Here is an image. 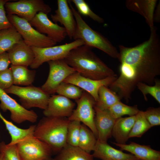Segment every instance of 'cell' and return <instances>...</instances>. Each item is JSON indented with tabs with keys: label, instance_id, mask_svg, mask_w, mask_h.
I'll use <instances>...</instances> for the list:
<instances>
[{
	"label": "cell",
	"instance_id": "1",
	"mask_svg": "<svg viewBox=\"0 0 160 160\" xmlns=\"http://www.w3.org/2000/svg\"><path fill=\"white\" fill-rule=\"evenodd\" d=\"M150 32L149 39L137 46H119L120 75L109 87L127 102L138 83L153 85L160 75V38L156 27Z\"/></svg>",
	"mask_w": 160,
	"mask_h": 160
},
{
	"label": "cell",
	"instance_id": "2",
	"mask_svg": "<svg viewBox=\"0 0 160 160\" xmlns=\"http://www.w3.org/2000/svg\"><path fill=\"white\" fill-rule=\"evenodd\" d=\"M91 48L85 45L76 47L70 51L64 60L76 72L87 78L99 80L116 75Z\"/></svg>",
	"mask_w": 160,
	"mask_h": 160
},
{
	"label": "cell",
	"instance_id": "3",
	"mask_svg": "<svg viewBox=\"0 0 160 160\" xmlns=\"http://www.w3.org/2000/svg\"><path fill=\"white\" fill-rule=\"evenodd\" d=\"M68 118L45 117L36 125L33 136L47 144L52 150L60 151L67 144Z\"/></svg>",
	"mask_w": 160,
	"mask_h": 160
},
{
	"label": "cell",
	"instance_id": "4",
	"mask_svg": "<svg viewBox=\"0 0 160 160\" xmlns=\"http://www.w3.org/2000/svg\"><path fill=\"white\" fill-rule=\"evenodd\" d=\"M68 1L76 23V28L73 38L75 40L80 39L84 45L90 48H97L111 57L118 59L119 53L116 48L106 37L92 28L73 6L70 1Z\"/></svg>",
	"mask_w": 160,
	"mask_h": 160
},
{
	"label": "cell",
	"instance_id": "5",
	"mask_svg": "<svg viewBox=\"0 0 160 160\" xmlns=\"http://www.w3.org/2000/svg\"><path fill=\"white\" fill-rule=\"evenodd\" d=\"M8 19L20 33L24 42L31 47L45 48L54 46L57 43L34 28L29 22L14 15H7Z\"/></svg>",
	"mask_w": 160,
	"mask_h": 160
},
{
	"label": "cell",
	"instance_id": "6",
	"mask_svg": "<svg viewBox=\"0 0 160 160\" xmlns=\"http://www.w3.org/2000/svg\"><path fill=\"white\" fill-rule=\"evenodd\" d=\"M4 91L18 96L21 105L27 109L37 107L45 110L50 97V95L41 87L33 86L22 87L13 85Z\"/></svg>",
	"mask_w": 160,
	"mask_h": 160
},
{
	"label": "cell",
	"instance_id": "7",
	"mask_svg": "<svg viewBox=\"0 0 160 160\" xmlns=\"http://www.w3.org/2000/svg\"><path fill=\"white\" fill-rule=\"evenodd\" d=\"M84 44L82 41L77 39L69 43L58 46L45 48L31 47L35 55V58L30 67L32 69H36L45 62L64 59L71 50Z\"/></svg>",
	"mask_w": 160,
	"mask_h": 160
},
{
	"label": "cell",
	"instance_id": "8",
	"mask_svg": "<svg viewBox=\"0 0 160 160\" xmlns=\"http://www.w3.org/2000/svg\"><path fill=\"white\" fill-rule=\"evenodd\" d=\"M4 7L8 14L16 15L28 22L39 12L47 14L51 11L50 6L42 0L8 1L5 4Z\"/></svg>",
	"mask_w": 160,
	"mask_h": 160
},
{
	"label": "cell",
	"instance_id": "9",
	"mask_svg": "<svg viewBox=\"0 0 160 160\" xmlns=\"http://www.w3.org/2000/svg\"><path fill=\"white\" fill-rule=\"evenodd\" d=\"M76 101V108L68 119L82 122L92 131L97 139V132L95 123V101L91 95L84 90L81 97Z\"/></svg>",
	"mask_w": 160,
	"mask_h": 160
},
{
	"label": "cell",
	"instance_id": "10",
	"mask_svg": "<svg viewBox=\"0 0 160 160\" xmlns=\"http://www.w3.org/2000/svg\"><path fill=\"white\" fill-rule=\"evenodd\" d=\"M16 145L21 160H45L50 158L51 148L33 135Z\"/></svg>",
	"mask_w": 160,
	"mask_h": 160
},
{
	"label": "cell",
	"instance_id": "11",
	"mask_svg": "<svg viewBox=\"0 0 160 160\" xmlns=\"http://www.w3.org/2000/svg\"><path fill=\"white\" fill-rule=\"evenodd\" d=\"M49 73L45 82L41 88L49 95L55 94L60 84L67 77L76 72L64 59L51 60L47 62Z\"/></svg>",
	"mask_w": 160,
	"mask_h": 160
},
{
	"label": "cell",
	"instance_id": "12",
	"mask_svg": "<svg viewBox=\"0 0 160 160\" xmlns=\"http://www.w3.org/2000/svg\"><path fill=\"white\" fill-rule=\"evenodd\" d=\"M0 101L1 109L4 112L9 111L11 119L14 122L20 124L28 121L34 123L37 120L38 116L33 110L25 109L0 89Z\"/></svg>",
	"mask_w": 160,
	"mask_h": 160
},
{
	"label": "cell",
	"instance_id": "13",
	"mask_svg": "<svg viewBox=\"0 0 160 160\" xmlns=\"http://www.w3.org/2000/svg\"><path fill=\"white\" fill-rule=\"evenodd\" d=\"M29 23L39 33L46 34L56 43L62 42L67 36L64 27L53 22L49 19L47 14L43 12H38Z\"/></svg>",
	"mask_w": 160,
	"mask_h": 160
},
{
	"label": "cell",
	"instance_id": "14",
	"mask_svg": "<svg viewBox=\"0 0 160 160\" xmlns=\"http://www.w3.org/2000/svg\"><path fill=\"white\" fill-rule=\"evenodd\" d=\"M117 77L116 75L95 80L84 77L76 72L67 77L63 82L78 87L91 95L96 102L98 99V91L100 87L102 86L109 87Z\"/></svg>",
	"mask_w": 160,
	"mask_h": 160
},
{
	"label": "cell",
	"instance_id": "15",
	"mask_svg": "<svg viewBox=\"0 0 160 160\" xmlns=\"http://www.w3.org/2000/svg\"><path fill=\"white\" fill-rule=\"evenodd\" d=\"M75 105L70 99L58 95L50 97L43 113L46 117L68 118L72 114Z\"/></svg>",
	"mask_w": 160,
	"mask_h": 160
},
{
	"label": "cell",
	"instance_id": "16",
	"mask_svg": "<svg viewBox=\"0 0 160 160\" xmlns=\"http://www.w3.org/2000/svg\"><path fill=\"white\" fill-rule=\"evenodd\" d=\"M57 8L51 17L54 23L59 22L64 26L70 39L73 38L76 28V23L69 5L68 0H57Z\"/></svg>",
	"mask_w": 160,
	"mask_h": 160
},
{
	"label": "cell",
	"instance_id": "17",
	"mask_svg": "<svg viewBox=\"0 0 160 160\" xmlns=\"http://www.w3.org/2000/svg\"><path fill=\"white\" fill-rule=\"evenodd\" d=\"M95 123L98 137L97 140L100 142L107 143L108 139L112 136L113 129L116 119L113 118L108 110H101L95 105Z\"/></svg>",
	"mask_w": 160,
	"mask_h": 160
},
{
	"label": "cell",
	"instance_id": "18",
	"mask_svg": "<svg viewBox=\"0 0 160 160\" xmlns=\"http://www.w3.org/2000/svg\"><path fill=\"white\" fill-rule=\"evenodd\" d=\"M11 65L28 67L33 62L35 55L31 47L23 39L15 44L7 52Z\"/></svg>",
	"mask_w": 160,
	"mask_h": 160
},
{
	"label": "cell",
	"instance_id": "19",
	"mask_svg": "<svg viewBox=\"0 0 160 160\" xmlns=\"http://www.w3.org/2000/svg\"><path fill=\"white\" fill-rule=\"evenodd\" d=\"M93 151L94 158L102 160H140L131 153H124L97 140Z\"/></svg>",
	"mask_w": 160,
	"mask_h": 160
},
{
	"label": "cell",
	"instance_id": "20",
	"mask_svg": "<svg viewBox=\"0 0 160 160\" xmlns=\"http://www.w3.org/2000/svg\"><path fill=\"white\" fill-rule=\"evenodd\" d=\"M113 144L121 151L129 152L140 160H160V152L152 148L149 145H141L133 142L128 144Z\"/></svg>",
	"mask_w": 160,
	"mask_h": 160
},
{
	"label": "cell",
	"instance_id": "21",
	"mask_svg": "<svg viewBox=\"0 0 160 160\" xmlns=\"http://www.w3.org/2000/svg\"><path fill=\"white\" fill-rule=\"evenodd\" d=\"M157 2L155 0H130L127 1L125 4L128 9L143 16L151 28L154 26L153 15Z\"/></svg>",
	"mask_w": 160,
	"mask_h": 160
},
{
	"label": "cell",
	"instance_id": "22",
	"mask_svg": "<svg viewBox=\"0 0 160 160\" xmlns=\"http://www.w3.org/2000/svg\"><path fill=\"white\" fill-rule=\"evenodd\" d=\"M136 119V115L116 119L113 127L112 136L116 143L125 144L129 139V135Z\"/></svg>",
	"mask_w": 160,
	"mask_h": 160
},
{
	"label": "cell",
	"instance_id": "23",
	"mask_svg": "<svg viewBox=\"0 0 160 160\" xmlns=\"http://www.w3.org/2000/svg\"><path fill=\"white\" fill-rule=\"evenodd\" d=\"M0 118L4 122L11 137V140L8 145H16L25 139L33 135L36 125H31L26 129H22L17 127L12 122L7 120L0 112Z\"/></svg>",
	"mask_w": 160,
	"mask_h": 160
},
{
	"label": "cell",
	"instance_id": "24",
	"mask_svg": "<svg viewBox=\"0 0 160 160\" xmlns=\"http://www.w3.org/2000/svg\"><path fill=\"white\" fill-rule=\"evenodd\" d=\"M12 71L13 84L17 86H30L34 80L36 71L28 68L23 65H11L10 68Z\"/></svg>",
	"mask_w": 160,
	"mask_h": 160
},
{
	"label": "cell",
	"instance_id": "25",
	"mask_svg": "<svg viewBox=\"0 0 160 160\" xmlns=\"http://www.w3.org/2000/svg\"><path fill=\"white\" fill-rule=\"evenodd\" d=\"M92 154L78 146L67 145L60 151L55 160H94Z\"/></svg>",
	"mask_w": 160,
	"mask_h": 160
},
{
	"label": "cell",
	"instance_id": "26",
	"mask_svg": "<svg viewBox=\"0 0 160 160\" xmlns=\"http://www.w3.org/2000/svg\"><path fill=\"white\" fill-rule=\"evenodd\" d=\"M22 40L21 36L13 26L0 30V54L7 51Z\"/></svg>",
	"mask_w": 160,
	"mask_h": 160
},
{
	"label": "cell",
	"instance_id": "27",
	"mask_svg": "<svg viewBox=\"0 0 160 160\" xmlns=\"http://www.w3.org/2000/svg\"><path fill=\"white\" fill-rule=\"evenodd\" d=\"M98 99L95 105L103 110H108L121 100L117 94L105 86L100 87L98 91Z\"/></svg>",
	"mask_w": 160,
	"mask_h": 160
},
{
	"label": "cell",
	"instance_id": "28",
	"mask_svg": "<svg viewBox=\"0 0 160 160\" xmlns=\"http://www.w3.org/2000/svg\"><path fill=\"white\" fill-rule=\"evenodd\" d=\"M97 140L92 131L84 124H81L78 147L90 153L94 151Z\"/></svg>",
	"mask_w": 160,
	"mask_h": 160
},
{
	"label": "cell",
	"instance_id": "29",
	"mask_svg": "<svg viewBox=\"0 0 160 160\" xmlns=\"http://www.w3.org/2000/svg\"><path fill=\"white\" fill-rule=\"evenodd\" d=\"M151 127L145 117L144 111H139L136 115L135 120L129 134V138L140 137Z\"/></svg>",
	"mask_w": 160,
	"mask_h": 160
},
{
	"label": "cell",
	"instance_id": "30",
	"mask_svg": "<svg viewBox=\"0 0 160 160\" xmlns=\"http://www.w3.org/2000/svg\"><path fill=\"white\" fill-rule=\"evenodd\" d=\"M108 110L111 116L115 119L125 115H128L129 116L136 115L140 111L137 105H128L122 103L121 101L116 103Z\"/></svg>",
	"mask_w": 160,
	"mask_h": 160
},
{
	"label": "cell",
	"instance_id": "31",
	"mask_svg": "<svg viewBox=\"0 0 160 160\" xmlns=\"http://www.w3.org/2000/svg\"><path fill=\"white\" fill-rule=\"evenodd\" d=\"M83 91L74 84L63 82L57 89L56 93L70 99L76 100L81 97Z\"/></svg>",
	"mask_w": 160,
	"mask_h": 160
},
{
	"label": "cell",
	"instance_id": "32",
	"mask_svg": "<svg viewBox=\"0 0 160 160\" xmlns=\"http://www.w3.org/2000/svg\"><path fill=\"white\" fill-rule=\"evenodd\" d=\"M136 87L141 92L146 101L148 100L147 95L149 94L160 103V81L159 80L156 79L153 85L139 83L137 84Z\"/></svg>",
	"mask_w": 160,
	"mask_h": 160
},
{
	"label": "cell",
	"instance_id": "33",
	"mask_svg": "<svg viewBox=\"0 0 160 160\" xmlns=\"http://www.w3.org/2000/svg\"><path fill=\"white\" fill-rule=\"evenodd\" d=\"M81 122L79 121H70L68 126L66 142L70 145L78 146Z\"/></svg>",
	"mask_w": 160,
	"mask_h": 160
},
{
	"label": "cell",
	"instance_id": "34",
	"mask_svg": "<svg viewBox=\"0 0 160 160\" xmlns=\"http://www.w3.org/2000/svg\"><path fill=\"white\" fill-rule=\"evenodd\" d=\"M76 6L77 12L80 15L89 17L93 20L100 23L104 22V19L95 13L84 0H71Z\"/></svg>",
	"mask_w": 160,
	"mask_h": 160
},
{
	"label": "cell",
	"instance_id": "35",
	"mask_svg": "<svg viewBox=\"0 0 160 160\" xmlns=\"http://www.w3.org/2000/svg\"><path fill=\"white\" fill-rule=\"evenodd\" d=\"M0 152L4 153L8 160H21L16 144L8 145L1 142L0 143Z\"/></svg>",
	"mask_w": 160,
	"mask_h": 160
},
{
	"label": "cell",
	"instance_id": "36",
	"mask_svg": "<svg viewBox=\"0 0 160 160\" xmlns=\"http://www.w3.org/2000/svg\"><path fill=\"white\" fill-rule=\"evenodd\" d=\"M151 127L160 125V108L149 107L144 111Z\"/></svg>",
	"mask_w": 160,
	"mask_h": 160
},
{
	"label": "cell",
	"instance_id": "37",
	"mask_svg": "<svg viewBox=\"0 0 160 160\" xmlns=\"http://www.w3.org/2000/svg\"><path fill=\"white\" fill-rule=\"evenodd\" d=\"M13 84L12 71L9 68L0 71V89L4 90Z\"/></svg>",
	"mask_w": 160,
	"mask_h": 160
},
{
	"label": "cell",
	"instance_id": "38",
	"mask_svg": "<svg viewBox=\"0 0 160 160\" xmlns=\"http://www.w3.org/2000/svg\"><path fill=\"white\" fill-rule=\"evenodd\" d=\"M9 0H0V30L13 26L6 15L4 5Z\"/></svg>",
	"mask_w": 160,
	"mask_h": 160
},
{
	"label": "cell",
	"instance_id": "39",
	"mask_svg": "<svg viewBox=\"0 0 160 160\" xmlns=\"http://www.w3.org/2000/svg\"><path fill=\"white\" fill-rule=\"evenodd\" d=\"M10 63L7 52H4L0 54V71L8 68Z\"/></svg>",
	"mask_w": 160,
	"mask_h": 160
},
{
	"label": "cell",
	"instance_id": "40",
	"mask_svg": "<svg viewBox=\"0 0 160 160\" xmlns=\"http://www.w3.org/2000/svg\"><path fill=\"white\" fill-rule=\"evenodd\" d=\"M160 12V5L159 4L157 6V9L156 11L155 14H154L153 15V21L159 22V20H160V17L159 16V14Z\"/></svg>",
	"mask_w": 160,
	"mask_h": 160
},
{
	"label": "cell",
	"instance_id": "41",
	"mask_svg": "<svg viewBox=\"0 0 160 160\" xmlns=\"http://www.w3.org/2000/svg\"><path fill=\"white\" fill-rule=\"evenodd\" d=\"M4 155L1 152H0V160H4Z\"/></svg>",
	"mask_w": 160,
	"mask_h": 160
},
{
	"label": "cell",
	"instance_id": "42",
	"mask_svg": "<svg viewBox=\"0 0 160 160\" xmlns=\"http://www.w3.org/2000/svg\"><path fill=\"white\" fill-rule=\"evenodd\" d=\"M4 160H8V159L7 158L4 156Z\"/></svg>",
	"mask_w": 160,
	"mask_h": 160
},
{
	"label": "cell",
	"instance_id": "43",
	"mask_svg": "<svg viewBox=\"0 0 160 160\" xmlns=\"http://www.w3.org/2000/svg\"><path fill=\"white\" fill-rule=\"evenodd\" d=\"M45 160H55V159H51L50 158H49Z\"/></svg>",
	"mask_w": 160,
	"mask_h": 160
}]
</instances>
